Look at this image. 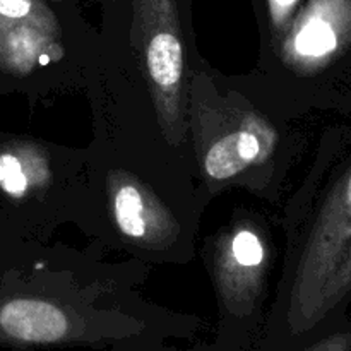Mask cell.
<instances>
[{
    "instance_id": "1",
    "label": "cell",
    "mask_w": 351,
    "mask_h": 351,
    "mask_svg": "<svg viewBox=\"0 0 351 351\" xmlns=\"http://www.w3.org/2000/svg\"><path fill=\"white\" fill-rule=\"evenodd\" d=\"M351 291V167L326 199L297 267L278 335L264 351L312 341Z\"/></svg>"
},
{
    "instance_id": "2",
    "label": "cell",
    "mask_w": 351,
    "mask_h": 351,
    "mask_svg": "<svg viewBox=\"0 0 351 351\" xmlns=\"http://www.w3.org/2000/svg\"><path fill=\"white\" fill-rule=\"evenodd\" d=\"M71 308L47 298L17 297L0 304V345L12 348L106 343Z\"/></svg>"
},
{
    "instance_id": "3",
    "label": "cell",
    "mask_w": 351,
    "mask_h": 351,
    "mask_svg": "<svg viewBox=\"0 0 351 351\" xmlns=\"http://www.w3.org/2000/svg\"><path fill=\"white\" fill-rule=\"evenodd\" d=\"M259 151V137L250 130L228 134L219 139L206 154V171L211 178L225 180L249 167L257 158Z\"/></svg>"
},
{
    "instance_id": "4",
    "label": "cell",
    "mask_w": 351,
    "mask_h": 351,
    "mask_svg": "<svg viewBox=\"0 0 351 351\" xmlns=\"http://www.w3.org/2000/svg\"><path fill=\"white\" fill-rule=\"evenodd\" d=\"M115 219L122 233L130 239H141L147 232V208L136 185H122L115 192Z\"/></svg>"
},
{
    "instance_id": "5",
    "label": "cell",
    "mask_w": 351,
    "mask_h": 351,
    "mask_svg": "<svg viewBox=\"0 0 351 351\" xmlns=\"http://www.w3.org/2000/svg\"><path fill=\"white\" fill-rule=\"evenodd\" d=\"M297 47L300 53L321 57L338 47V34L328 21L312 19L302 27L297 38Z\"/></svg>"
},
{
    "instance_id": "6",
    "label": "cell",
    "mask_w": 351,
    "mask_h": 351,
    "mask_svg": "<svg viewBox=\"0 0 351 351\" xmlns=\"http://www.w3.org/2000/svg\"><path fill=\"white\" fill-rule=\"evenodd\" d=\"M31 171L17 154H0V187L14 197H21L29 189Z\"/></svg>"
},
{
    "instance_id": "7",
    "label": "cell",
    "mask_w": 351,
    "mask_h": 351,
    "mask_svg": "<svg viewBox=\"0 0 351 351\" xmlns=\"http://www.w3.org/2000/svg\"><path fill=\"white\" fill-rule=\"evenodd\" d=\"M232 252L237 263L247 267L257 266L264 256L263 243L249 230H242V232L237 233L232 243Z\"/></svg>"
},
{
    "instance_id": "8",
    "label": "cell",
    "mask_w": 351,
    "mask_h": 351,
    "mask_svg": "<svg viewBox=\"0 0 351 351\" xmlns=\"http://www.w3.org/2000/svg\"><path fill=\"white\" fill-rule=\"evenodd\" d=\"M295 351H351V326L324 332Z\"/></svg>"
},
{
    "instance_id": "9",
    "label": "cell",
    "mask_w": 351,
    "mask_h": 351,
    "mask_svg": "<svg viewBox=\"0 0 351 351\" xmlns=\"http://www.w3.org/2000/svg\"><path fill=\"white\" fill-rule=\"evenodd\" d=\"M33 0H0V16L9 19H23L29 14Z\"/></svg>"
},
{
    "instance_id": "10",
    "label": "cell",
    "mask_w": 351,
    "mask_h": 351,
    "mask_svg": "<svg viewBox=\"0 0 351 351\" xmlns=\"http://www.w3.org/2000/svg\"><path fill=\"white\" fill-rule=\"evenodd\" d=\"M197 351H240V350L237 348L235 345H226L225 348H223V346H216V348H202Z\"/></svg>"
},
{
    "instance_id": "11",
    "label": "cell",
    "mask_w": 351,
    "mask_h": 351,
    "mask_svg": "<svg viewBox=\"0 0 351 351\" xmlns=\"http://www.w3.org/2000/svg\"><path fill=\"white\" fill-rule=\"evenodd\" d=\"M281 2H291V0H281Z\"/></svg>"
},
{
    "instance_id": "12",
    "label": "cell",
    "mask_w": 351,
    "mask_h": 351,
    "mask_svg": "<svg viewBox=\"0 0 351 351\" xmlns=\"http://www.w3.org/2000/svg\"><path fill=\"white\" fill-rule=\"evenodd\" d=\"M156 351H170V350H156Z\"/></svg>"
}]
</instances>
